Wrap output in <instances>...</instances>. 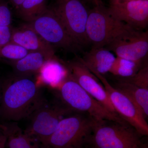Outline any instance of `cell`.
I'll use <instances>...</instances> for the list:
<instances>
[{"label":"cell","mask_w":148,"mask_h":148,"mask_svg":"<svg viewBox=\"0 0 148 148\" xmlns=\"http://www.w3.org/2000/svg\"><path fill=\"white\" fill-rule=\"evenodd\" d=\"M44 99L39 85L32 77L13 75L1 82L0 122L29 117Z\"/></svg>","instance_id":"6da1fadb"},{"label":"cell","mask_w":148,"mask_h":148,"mask_svg":"<svg viewBox=\"0 0 148 148\" xmlns=\"http://www.w3.org/2000/svg\"><path fill=\"white\" fill-rule=\"evenodd\" d=\"M94 2L95 6L88 11L86 26L88 42L92 48L104 47L116 40L138 31L112 16L101 0Z\"/></svg>","instance_id":"7a4b0ae2"},{"label":"cell","mask_w":148,"mask_h":148,"mask_svg":"<svg viewBox=\"0 0 148 148\" xmlns=\"http://www.w3.org/2000/svg\"><path fill=\"white\" fill-rule=\"evenodd\" d=\"M55 90L62 105L73 113L86 114L96 121H111L127 123L89 95L69 73L66 79Z\"/></svg>","instance_id":"3957f363"},{"label":"cell","mask_w":148,"mask_h":148,"mask_svg":"<svg viewBox=\"0 0 148 148\" xmlns=\"http://www.w3.org/2000/svg\"><path fill=\"white\" fill-rule=\"evenodd\" d=\"M96 121L86 114L75 113L62 119L42 148H82L88 140Z\"/></svg>","instance_id":"277c9868"},{"label":"cell","mask_w":148,"mask_h":148,"mask_svg":"<svg viewBox=\"0 0 148 148\" xmlns=\"http://www.w3.org/2000/svg\"><path fill=\"white\" fill-rule=\"evenodd\" d=\"M140 135L127 123L96 121L88 143L92 148H140Z\"/></svg>","instance_id":"5b68a950"},{"label":"cell","mask_w":148,"mask_h":148,"mask_svg":"<svg viewBox=\"0 0 148 148\" xmlns=\"http://www.w3.org/2000/svg\"><path fill=\"white\" fill-rule=\"evenodd\" d=\"M73 113L62 104H51L45 99L30 116L24 132L40 146L54 132L62 119Z\"/></svg>","instance_id":"8992f818"},{"label":"cell","mask_w":148,"mask_h":148,"mask_svg":"<svg viewBox=\"0 0 148 148\" xmlns=\"http://www.w3.org/2000/svg\"><path fill=\"white\" fill-rule=\"evenodd\" d=\"M25 24L52 46L69 50L79 47L69 34L54 8H47L41 14Z\"/></svg>","instance_id":"52a82bcc"},{"label":"cell","mask_w":148,"mask_h":148,"mask_svg":"<svg viewBox=\"0 0 148 148\" xmlns=\"http://www.w3.org/2000/svg\"><path fill=\"white\" fill-rule=\"evenodd\" d=\"M89 71L101 81L118 115L140 135L147 136V120L135 103L124 93L111 85L103 75L92 70Z\"/></svg>","instance_id":"ba28073f"},{"label":"cell","mask_w":148,"mask_h":148,"mask_svg":"<svg viewBox=\"0 0 148 148\" xmlns=\"http://www.w3.org/2000/svg\"><path fill=\"white\" fill-rule=\"evenodd\" d=\"M54 9L79 46L87 44L86 26L88 11L82 0H56Z\"/></svg>","instance_id":"9c48e42d"},{"label":"cell","mask_w":148,"mask_h":148,"mask_svg":"<svg viewBox=\"0 0 148 148\" xmlns=\"http://www.w3.org/2000/svg\"><path fill=\"white\" fill-rule=\"evenodd\" d=\"M65 65L70 75L86 91L109 111L118 115L103 84L79 58L70 61Z\"/></svg>","instance_id":"30bf717a"},{"label":"cell","mask_w":148,"mask_h":148,"mask_svg":"<svg viewBox=\"0 0 148 148\" xmlns=\"http://www.w3.org/2000/svg\"><path fill=\"white\" fill-rule=\"evenodd\" d=\"M106 49L116 56L135 62H143L148 53V32H136L114 41Z\"/></svg>","instance_id":"8fae6325"},{"label":"cell","mask_w":148,"mask_h":148,"mask_svg":"<svg viewBox=\"0 0 148 148\" xmlns=\"http://www.w3.org/2000/svg\"><path fill=\"white\" fill-rule=\"evenodd\" d=\"M112 16L135 30L142 31L148 24V0L111 2L108 8Z\"/></svg>","instance_id":"7c38bea8"},{"label":"cell","mask_w":148,"mask_h":148,"mask_svg":"<svg viewBox=\"0 0 148 148\" xmlns=\"http://www.w3.org/2000/svg\"><path fill=\"white\" fill-rule=\"evenodd\" d=\"M10 42L26 49L29 51H40L53 59H58L53 46L47 42L39 35L26 24L12 28Z\"/></svg>","instance_id":"4fadbf2b"},{"label":"cell","mask_w":148,"mask_h":148,"mask_svg":"<svg viewBox=\"0 0 148 148\" xmlns=\"http://www.w3.org/2000/svg\"><path fill=\"white\" fill-rule=\"evenodd\" d=\"M53 59L40 51H29L23 58L15 61H9L13 69L14 75L19 77H32L39 72L46 61Z\"/></svg>","instance_id":"5bb4252c"},{"label":"cell","mask_w":148,"mask_h":148,"mask_svg":"<svg viewBox=\"0 0 148 148\" xmlns=\"http://www.w3.org/2000/svg\"><path fill=\"white\" fill-rule=\"evenodd\" d=\"M69 74L65 63L63 64L58 59H49L38 73V80L40 84L55 90L66 79Z\"/></svg>","instance_id":"9a60e30c"},{"label":"cell","mask_w":148,"mask_h":148,"mask_svg":"<svg viewBox=\"0 0 148 148\" xmlns=\"http://www.w3.org/2000/svg\"><path fill=\"white\" fill-rule=\"evenodd\" d=\"M0 131L9 148H42L39 143L24 132L16 122H0Z\"/></svg>","instance_id":"2e32d148"},{"label":"cell","mask_w":148,"mask_h":148,"mask_svg":"<svg viewBox=\"0 0 148 148\" xmlns=\"http://www.w3.org/2000/svg\"><path fill=\"white\" fill-rule=\"evenodd\" d=\"M116 57L110 51L106 48H91L79 58L83 64L89 69L104 75L110 71Z\"/></svg>","instance_id":"e0dca14e"},{"label":"cell","mask_w":148,"mask_h":148,"mask_svg":"<svg viewBox=\"0 0 148 148\" xmlns=\"http://www.w3.org/2000/svg\"><path fill=\"white\" fill-rule=\"evenodd\" d=\"M124 93L133 102L147 120L148 116V89L120 80L114 86Z\"/></svg>","instance_id":"ac0fdd59"},{"label":"cell","mask_w":148,"mask_h":148,"mask_svg":"<svg viewBox=\"0 0 148 148\" xmlns=\"http://www.w3.org/2000/svg\"><path fill=\"white\" fill-rule=\"evenodd\" d=\"M46 0H25L16 10L18 16L26 22L41 14L47 8Z\"/></svg>","instance_id":"d6986e66"},{"label":"cell","mask_w":148,"mask_h":148,"mask_svg":"<svg viewBox=\"0 0 148 148\" xmlns=\"http://www.w3.org/2000/svg\"><path fill=\"white\" fill-rule=\"evenodd\" d=\"M142 63L116 56L109 72L121 77H130L134 76L143 67Z\"/></svg>","instance_id":"ffe728a7"},{"label":"cell","mask_w":148,"mask_h":148,"mask_svg":"<svg viewBox=\"0 0 148 148\" xmlns=\"http://www.w3.org/2000/svg\"><path fill=\"white\" fill-rule=\"evenodd\" d=\"M29 51L14 43L9 42L0 48V59L15 61L24 57Z\"/></svg>","instance_id":"44dd1931"},{"label":"cell","mask_w":148,"mask_h":148,"mask_svg":"<svg viewBox=\"0 0 148 148\" xmlns=\"http://www.w3.org/2000/svg\"><path fill=\"white\" fill-rule=\"evenodd\" d=\"M121 80L130 83L138 87L148 89V66H143L134 76L123 78Z\"/></svg>","instance_id":"7402d4cb"},{"label":"cell","mask_w":148,"mask_h":148,"mask_svg":"<svg viewBox=\"0 0 148 148\" xmlns=\"http://www.w3.org/2000/svg\"><path fill=\"white\" fill-rule=\"evenodd\" d=\"M12 14L7 4L0 2V27L11 26Z\"/></svg>","instance_id":"603a6c76"},{"label":"cell","mask_w":148,"mask_h":148,"mask_svg":"<svg viewBox=\"0 0 148 148\" xmlns=\"http://www.w3.org/2000/svg\"><path fill=\"white\" fill-rule=\"evenodd\" d=\"M12 28L11 26L0 27V48L10 42Z\"/></svg>","instance_id":"cb8c5ba5"},{"label":"cell","mask_w":148,"mask_h":148,"mask_svg":"<svg viewBox=\"0 0 148 148\" xmlns=\"http://www.w3.org/2000/svg\"><path fill=\"white\" fill-rule=\"evenodd\" d=\"M24 1L25 0H10L12 4L16 10L18 9Z\"/></svg>","instance_id":"d4e9b609"},{"label":"cell","mask_w":148,"mask_h":148,"mask_svg":"<svg viewBox=\"0 0 148 148\" xmlns=\"http://www.w3.org/2000/svg\"><path fill=\"white\" fill-rule=\"evenodd\" d=\"M6 146V138L4 135L0 137V148H5Z\"/></svg>","instance_id":"484cf974"},{"label":"cell","mask_w":148,"mask_h":148,"mask_svg":"<svg viewBox=\"0 0 148 148\" xmlns=\"http://www.w3.org/2000/svg\"><path fill=\"white\" fill-rule=\"evenodd\" d=\"M136 1V0H110V2H122L128 1Z\"/></svg>","instance_id":"4316f807"},{"label":"cell","mask_w":148,"mask_h":148,"mask_svg":"<svg viewBox=\"0 0 148 148\" xmlns=\"http://www.w3.org/2000/svg\"><path fill=\"white\" fill-rule=\"evenodd\" d=\"M142 148H148L146 146V145H143L142 146Z\"/></svg>","instance_id":"83f0119b"},{"label":"cell","mask_w":148,"mask_h":148,"mask_svg":"<svg viewBox=\"0 0 148 148\" xmlns=\"http://www.w3.org/2000/svg\"><path fill=\"white\" fill-rule=\"evenodd\" d=\"M1 82H0V99H1Z\"/></svg>","instance_id":"f1b7e54d"},{"label":"cell","mask_w":148,"mask_h":148,"mask_svg":"<svg viewBox=\"0 0 148 148\" xmlns=\"http://www.w3.org/2000/svg\"><path fill=\"white\" fill-rule=\"evenodd\" d=\"M3 135V134L2 133V132H1V131H0V137H1V136H2Z\"/></svg>","instance_id":"f546056e"},{"label":"cell","mask_w":148,"mask_h":148,"mask_svg":"<svg viewBox=\"0 0 148 148\" xmlns=\"http://www.w3.org/2000/svg\"><path fill=\"white\" fill-rule=\"evenodd\" d=\"M143 146V145H142ZM142 148V147H141V148Z\"/></svg>","instance_id":"4dcf8cb0"},{"label":"cell","mask_w":148,"mask_h":148,"mask_svg":"<svg viewBox=\"0 0 148 148\" xmlns=\"http://www.w3.org/2000/svg\"><path fill=\"white\" fill-rule=\"evenodd\" d=\"M93 1H95V0H93Z\"/></svg>","instance_id":"1f68e13d"},{"label":"cell","mask_w":148,"mask_h":148,"mask_svg":"<svg viewBox=\"0 0 148 148\" xmlns=\"http://www.w3.org/2000/svg\"></svg>","instance_id":"d6a6232c"}]
</instances>
